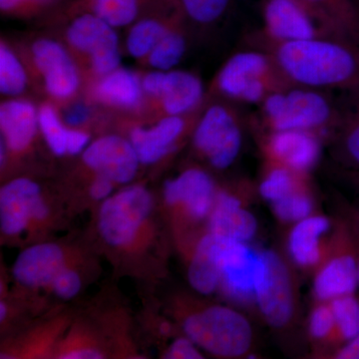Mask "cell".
Listing matches in <instances>:
<instances>
[{
	"label": "cell",
	"instance_id": "obj_24",
	"mask_svg": "<svg viewBox=\"0 0 359 359\" xmlns=\"http://www.w3.org/2000/svg\"><path fill=\"white\" fill-rule=\"evenodd\" d=\"M330 228V219L323 216H309L297 222L289 238L292 259L301 266H311L320 259V238Z\"/></svg>",
	"mask_w": 359,
	"mask_h": 359
},
{
	"label": "cell",
	"instance_id": "obj_19",
	"mask_svg": "<svg viewBox=\"0 0 359 359\" xmlns=\"http://www.w3.org/2000/svg\"><path fill=\"white\" fill-rule=\"evenodd\" d=\"M358 254L347 247L318 271L313 292L320 301L332 302L355 294L358 290Z\"/></svg>",
	"mask_w": 359,
	"mask_h": 359
},
{
	"label": "cell",
	"instance_id": "obj_12",
	"mask_svg": "<svg viewBox=\"0 0 359 359\" xmlns=\"http://www.w3.org/2000/svg\"><path fill=\"white\" fill-rule=\"evenodd\" d=\"M82 160L94 173L107 177L116 185L133 181L141 164L131 142L118 135H107L90 143Z\"/></svg>",
	"mask_w": 359,
	"mask_h": 359
},
{
	"label": "cell",
	"instance_id": "obj_16",
	"mask_svg": "<svg viewBox=\"0 0 359 359\" xmlns=\"http://www.w3.org/2000/svg\"><path fill=\"white\" fill-rule=\"evenodd\" d=\"M269 153L283 166L297 174L313 169L320 159V143L313 131L278 130L269 137Z\"/></svg>",
	"mask_w": 359,
	"mask_h": 359
},
{
	"label": "cell",
	"instance_id": "obj_1",
	"mask_svg": "<svg viewBox=\"0 0 359 359\" xmlns=\"http://www.w3.org/2000/svg\"><path fill=\"white\" fill-rule=\"evenodd\" d=\"M271 54L287 83L316 90H359V42L318 37L269 43Z\"/></svg>",
	"mask_w": 359,
	"mask_h": 359
},
{
	"label": "cell",
	"instance_id": "obj_6",
	"mask_svg": "<svg viewBox=\"0 0 359 359\" xmlns=\"http://www.w3.org/2000/svg\"><path fill=\"white\" fill-rule=\"evenodd\" d=\"M193 144L215 169H228L237 160L243 145L237 113L223 104L209 106L196 125Z\"/></svg>",
	"mask_w": 359,
	"mask_h": 359
},
{
	"label": "cell",
	"instance_id": "obj_38",
	"mask_svg": "<svg viewBox=\"0 0 359 359\" xmlns=\"http://www.w3.org/2000/svg\"><path fill=\"white\" fill-rule=\"evenodd\" d=\"M344 150L347 161L353 166L359 168V112L346 125Z\"/></svg>",
	"mask_w": 359,
	"mask_h": 359
},
{
	"label": "cell",
	"instance_id": "obj_17",
	"mask_svg": "<svg viewBox=\"0 0 359 359\" xmlns=\"http://www.w3.org/2000/svg\"><path fill=\"white\" fill-rule=\"evenodd\" d=\"M185 129L184 116L167 115L154 126L132 130L130 142L141 164H155L173 150Z\"/></svg>",
	"mask_w": 359,
	"mask_h": 359
},
{
	"label": "cell",
	"instance_id": "obj_43",
	"mask_svg": "<svg viewBox=\"0 0 359 359\" xmlns=\"http://www.w3.org/2000/svg\"><path fill=\"white\" fill-rule=\"evenodd\" d=\"M335 358L339 359H359V334L347 341L344 347L337 351Z\"/></svg>",
	"mask_w": 359,
	"mask_h": 359
},
{
	"label": "cell",
	"instance_id": "obj_32",
	"mask_svg": "<svg viewBox=\"0 0 359 359\" xmlns=\"http://www.w3.org/2000/svg\"><path fill=\"white\" fill-rule=\"evenodd\" d=\"M334 313L335 328L346 341L353 339L359 334V299L349 294L330 302Z\"/></svg>",
	"mask_w": 359,
	"mask_h": 359
},
{
	"label": "cell",
	"instance_id": "obj_18",
	"mask_svg": "<svg viewBox=\"0 0 359 359\" xmlns=\"http://www.w3.org/2000/svg\"><path fill=\"white\" fill-rule=\"evenodd\" d=\"M209 233L226 240L247 243L256 235L257 219L235 196L217 194L209 216Z\"/></svg>",
	"mask_w": 359,
	"mask_h": 359
},
{
	"label": "cell",
	"instance_id": "obj_44",
	"mask_svg": "<svg viewBox=\"0 0 359 359\" xmlns=\"http://www.w3.org/2000/svg\"><path fill=\"white\" fill-rule=\"evenodd\" d=\"M358 290H359V250L358 255Z\"/></svg>",
	"mask_w": 359,
	"mask_h": 359
},
{
	"label": "cell",
	"instance_id": "obj_23",
	"mask_svg": "<svg viewBox=\"0 0 359 359\" xmlns=\"http://www.w3.org/2000/svg\"><path fill=\"white\" fill-rule=\"evenodd\" d=\"M143 91L142 81L136 73L118 68L104 75L94 87L93 94L99 102L132 110L140 106Z\"/></svg>",
	"mask_w": 359,
	"mask_h": 359
},
{
	"label": "cell",
	"instance_id": "obj_30",
	"mask_svg": "<svg viewBox=\"0 0 359 359\" xmlns=\"http://www.w3.org/2000/svg\"><path fill=\"white\" fill-rule=\"evenodd\" d=\"M184 18L201 26H210L223 20L235 0H174Z\"/></svg>",
	"mask_w": 359,
	"mask_h": 359
},
{
	"label": "cell",
	"instance_id": "obj_35",
	"mask_svg": "<svg viewBox=\"0 0 359 359\" xmlns=\"http://www.w3.org/2000/svg\"><path fill=\"white\" fill-rule=\"evenodd\" d=\"M82 282L81 275L76 269L73 268L72 264L67 266L52 282L49 290L53 292L58 299L69 301L74 299L81 292Z\"/></svg>",
	"mask_w": 359,
	"mask_h": 359
},
{
	"label": "cell",
	"instance_id": "obj_11",
	"mask_svg": "<svg viewBox=\"0 0 359 359\" xmlns=\"http://www.w3.org/2000/svg\"><path fill=\"white\" fill-rule=\"evenodd\" d=\"M264 269L257 285L256 299L259 311L269 325L285 327L294 313V294L290 271L278 255L263 252Z\"/></svg>",
	"mask_w": 359,
	"mask_h": 359
},
{
	"label": "cell",
	"instance_id": "obj_15",
	"mask_svg": "<svg viewBox=\"0 0 359 359\" xmlns=\"http://www.w3.org/2000/svg\"><path fill=\"white\" fill-rule=\"evenodd\" d=\"M32 57L43 76L45 89L56 99H68L79 88L76 65L67 50L52 39L36 40L32 45Z\"/></svg>",
	"mask_w": 359,
	"mask_h": 359
},
{
	"label": "cell",
	"instance_id": "obj_22",
	"mask_svg": "<svg viewBox=\"0 0 359 359\" xmlns=\"http://www.w3.org/2000/svg\"><path fill=\"white\" fill-rule=\"evenodd\" d=\"M205 89L199 77L182 70L165 72L161 100L168 115L185 116L199 107Z\"/></svg>",
	"mask_w": 359,
	"mask_h": 359
},
{
	"label": "cell",
	"instance_id": "obj_8",
	"mask_svg": "<svg viewBox=\"0 0 359 359\" xmlns=\"http://www.w3.org/2000/svg\"><path fill=\"white\" fill-rule=\"evenodd\" d=\"M50 209L39 183L28 178L11 180L0 190L2 236L18 238L32 226L43 224Z\"/></svg>",
	"mask_w": 359,
	"mask_h": 359
},
{
	"label": "cell",
	"instance_id": "obj_9",
	"mask_svg": "<svg viewBox=\"0 0 359 359\" xmlns=\"http://www.w3.org/2000/svg\"><path fill=\"white\" fill-rule=\"evenodd\" d=\"M73 48L88 54L95 73L101 76L118 69L121 63L119 40L115 27L94 13H77L66 32Z\"/></svg>",
	"mask_w": 359,
	"mask_h": 359
},
{
	"label": "cell",
	"instance_id": "obj_25",
	"mask_svg": "<svg viewBox=\"0 0 359 359\" xmlns=\"http://www.w3.org/2000/svg\"><path fill=\"white\" fill-rule=\"evenodd\" d=\"M347 39L359 42L358 0H299Z\"/></svg>",
	"mask_w": 359,
	"mask_h": 359
},
{
	"label": "cell",
	"instance_id": "obj_7",
	"mask_svg": "<svg viewBox=\"0 0 359 359\" xmlns=\"http://www.w3.org/2000/svg\"><path fill=\"white\" fill-rule=\"evenodd\" d=\"M262 16L266 42L269 43L318 37L349 39L299 0H262Z\"/></svg>",
	"mask_w": 359,
	"mask_h": 359
},
{
	"label": "cell",
	"instance_id": "obj_42",
	"mask_svg": "<svg viewBox=\"0 0 359 359\" xmlns=\"http://www.w3.org/2000/svg\"><path fill=\"white\" fill-rule=\"evenodd\" d=\"M165 72L166 71L155 70L148 73L142 80V86L144 91L149 95L159 97L162 93L163 84H164Z\"/></svg>",
	"mask_w": 359,
	"mask_h": 359
},
{
	"label": "cell",
	"instance_id": "obj_5",
	"mask_svg": "<svg viewBox=\"0 0 359 359\" xmlns=\"http://www.w3.org/2000/svg\"><path fill=\"white\" fill-rule=\"evenodd\" d=\"M186 337L200 348L221 358H238L248 353L252 330L243 314L226 306H212L187 316Z\"/></svg>",
	"mask_w": 359,
	"mask_h": 359
},
{
	"label": "cell",
	"instance_id": "obj_37",
	"mask_svg": "<svg viewBox=\"0 0 359 359\" xmlns=\"http://www.w3.org/2000/svg\"><path fill=\"white\" fill-rule=\"evenodd\" d=\"M58 0H0V9L6 14L28 15L55 4Z\"/></svg>",
	"mask_w": 359,
	"mask_h": 359
},
{
	"label": "cell",
	"instance_id": "obj_13",
	"mask_svg": "<svg viewBox=\"0 0 359 359\" xmlns=\"http://www.w3.org/2000/svg\"><path fill=\"white\" fill-rule=\"evenodd\" d=\"M71 264L62 245L42 243L20 252L14 262L13 275L15 282L26 289L49 290L54 278Z\"/></svg>",
	"mask_w": 359,
	"mask_h": 359
},
{
	"label": "cell",
	"instance_id": "obj_41",
	"mask_svg": "<svg viewBox=\"0 0 359 359\" xmlns=\"http://www.w3.org/2000/svg\"><path fill=\"white\" fill-rule=\"evenodd\" d=\"M90 114V109L84 104H75L71 106L66 111L65 114V122L66 125L70 128H77L81 126L84 123L88 121Z\"/></svg>",
	"mask_w": 359,
	"mask_h": 359
},
{
	"label": "cell",
	"instance_id": "obj_14",
	"mask_svg": "<svg viewBox=\"0 0 359 359\" xmlns=\"http://www.w3.org/2000/svg\"><path fill=\"white\" fill-rule=\"evenodd\" d=\"M163 197L171 208H182L194 219L209 218L217 193L214 180L199 168H191L164 184Z\"/></svg>",
	"mask_w": 359,
	"mask_h": 359
},
{
	"label": "cell",
	"instance_id": "obj_31",
	"mask_svg": "<svg viewBox=\"0 0 359 359\" xmlns=\"http://www.w3.org/2000/svg\"><path fill=\"white\" fill-rule=\"evenodd\" d=\"M27 75L15 53L4 42L0 44V91L6 96H18L27 86Z\"/></svg>",
	"mask_w": 359,
	"mask_h": 359
},
{
	"label": "cell",
	"instance_id": "obj_20",
	"mask_svg": "<svg viewBox=\"0 0 359 359\" xmlns=\"http://www.w3.org/2000/svg\"><path fill=\"white\" fill-rule=\"evenodd\" d=\"M0 127L7 149L23 152L32 145L39 128V111L23 99L7 100L0 106Z\"/></svg>",
	"mask_w": 359,
	"mask_h": 359
},
{
	"label": "cell",
	"instance_id": "obj_39",
	"mask_svg": "<svg viewBox=\"0 0 359 359\" xmlns=\"http://www.w3.org/2000/svg\"><path fill=\"white\" fill-rule=\"evenodd\" d=\"M164 358L168 359H202L199 346L192 339L187 337L177 339L168 347L164 353Z\"/></svg>",
	"mask_w": 359,
	"mask_h": 359
},
{
	"label": "cell",
	"instance_id": "obj_2",
	"mask_svg": "<svg viewBox=\"0 0 359 359\" xmlns=\"http://www.w3.org/2000/svg\"><path fill=\"white\" fill-rule=\"evenodd\" d=\"M154 207L152 194L145 186L126 187L111 195L97 216L101 240L116 252L136 249L148 233Z\"/></svg>",
	"mask_w": 359,
	"mask_h": 359
},
{
	"label": "cell",
	"instance_id": "obj_40",
	"mask_svg": "<svg viewBox=\"0 0 359 359\" xmlns=\"http://www.w3.org/2000/svg\"><path fill=\"white\" fill-rule=\"evenodd\" d=\"M116 184L102 175H96L89 188V195L95 201H105L112 195Z\"/></svg>",
	"mask_w": 359,
	"mask_h": 359
},
{
	"label": "cell",
	"instance_id": "obj_36",
	"mask_svg": "<svg viewBox=\"0 0 359 359\" xmlns=\"http://www.w3.org/2000/svg\"><path fill=\"white\" fill-rule=\"evenodd\" d=\"M335 328L334 313L330 306H318L309 318V332L314 339H323Z\"/></svg>",
	"mask_w": 359,
	"mask_h": 359
},
{
	"label": "cell",
	"instance_id": "obj_26",
	"mask_svg": "<svg viewBox=\"0 0 359 359\" xmlns=\"http://www.w3.org/2000/svg\"><path fill=\"white\" fill-rule=\"evenodd\" d=\"M153 1L154 0H78L75 7L79 13H94L117 28L134 23L144 7Z\"/></svg>",
	"mask_w": 359,
	"mask_h": 359
},
{
	"label": "cell",
	"instance_id": "obj_28",
	"mask_svg": "<svg viewBox=\"0 0 359 359\" xmlns=\"http://www.w3.org/2000/svg\"><path fill=\"white\" fill-rule=\"evenodd\" d=\"M39 129L43 135L47 146L54 155H70L73 130L66 127L51 105L41 106L39 111Z\"/></svg>",
	"mask_w": 359,
	"mask_h": 359
},
{
	"label": "cell",
	"instance_id": "obj_29",
	"mask_svg": "<svg viewBox=\"0 0 359 359\" xmlns=\"http://www.w3.org/2000/svg\"><path fill=\"white\" fill-rule=\"evenodd\" d=\"M186 50L187 41L183 33L178 28H170L149 54V65L155 70H172L179 65Z\"/></svg>",
	"mask_w": 359,
	"mask_h": 359
},
{
	"label": "cell",
	"instance_id": "obj_21",
	"mask_svg": "<svg viewBox=\"0 0 359 359\" xmlns=\"http://www.w3.org/2000/svg\"><path fill=\"white\" fill-rule=\"evenodd\" d=\"M222 238L209 233L197 247L188 269L191 287L201 294H214L221 287Z\"/></svg>",
	"mask_w": 359,
	"mask_h": 359
},
{
	"label": "cell",
	"instance_id": "obj_4",
	"mask_svg": "<svg viewBox=\"0 0 359 359\" xmlns=\"http://www.w3.org/2000/svg\"><path fill=\"white\" fill-rule=\"evenodd\" d=\"M262 115L271 131H316L334 121L337 113L325 91L290 85L261 103Z\"/></svg>",
	"mask_w": 359,
	"mask_h": 359
},
{
	"label": "cell",
	"instance_id": "obj_33",
	"mask_svg": "<svg viewBox=\"0 0 359 359\" xmlns=\"http://www.w3.org/2000/svg\"><path fill=\"white\" fill-rule=\"evenodd\" d=\"M294 174L297 173L283 165L273 168L259 185L262 197L269 202L275 203L294 192L297 190Z\"/></svg>",
	"mask_w": 359,
	"mask_h": 359
},
{
	"label": "cell",
	"instance_id": "obj_27",
	"mask_svg": "<svg viewBox=\"0 0 359 359\" xmlns=\"http://www.w3.org/2000/svg\"><path fill=\"white\" fill-rule=\"evenodd\" d=\"M172 28L162 16H147L133 23L127 37V49L135 58L148 57L150 52Z\"/></svg>",
	"mask_w": 359,
	"mask_h": 359
},
{
	"label": "cell",
	"instance_id": "obj_10",
	"mask_svg": "<svg viewBox=\"0 0 359 359\" xmlns=\"http://www.w3.org/2000/svg\"><path fill=\"white\" fill-rule=\"evenodd\" d=\"M264 269L263 252H255L245 243L222 238L219 287L226 297L243 304L255 301Z\"/></svg>",
	"mask_w": 359,
	"mask_h": 359
},
{
	"label": "cell",
	"instance_id": "obj_45",
	"mask_svg": "<svg viewBox=\"0 0 359 359\" xmlns=\"http://www.w3.org/2000/svg\"><path fill=\"white\" fill-rule=\"evenodd\" d=\"M358 4H359V0H358Z\"/></svg>",
	"mask_w": 359,
	"mask_h": 359
},
{
	"label": "cell",
	"instance_id": "obj_34",
	"mask_svg": "<svg viewBox=\"0 0 359 359\" xmlns=\"http://www.w3.org/2000/svg\"><path fill=\"white\" fill-rule=\"evenodd\" d=\"M276 217L285 222H297L308 218L313 211V201L308 194L294 190V192L273 203Z\"/></svg>",
	"mask_w": 359,
	"mask_h": 359
},
{
	"label": "cell",
	"instance_id": "obj_3",
	"mask_svg": "<svg viewBox=\"0 0 359 359\" xmlns=\"http://www.w3.org/2000/svg\"><path fill=\"white\" fill-rule=\"evenodd\" d=\"M290 85L264 49L233 54L216 78V87L222 95L244 104H261L269 94Z\"/></svg>",
	"mask_w": 359,
	"mask_h": 359
}]
</instances>
